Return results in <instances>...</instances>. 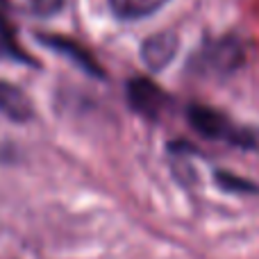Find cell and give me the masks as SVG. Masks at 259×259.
Wrapping results in <instances>:
<instances>
[{"instance_id":"obj_1","label":"cell","mask_w":259,"mask_h":259,"mask_svg":"<svg viewBox=\"0 0 259 259\" xmlns=\"http://www.w3.org/2000/svg\"><path fill=\"white\" fill-rule=\"evenodd\" d=\"M241 64H243V48L232 36L209 41L191 59V66L200 75H211V77L228 75V73L237 71Z\"/></svg>"},{"instance_id":"obj_2","label":"cell","mask_w":259,"mask_h":259,"mask_svg":"<svg viewBox=\"0 0 259 259\" xmlns=\"http://www.w3.org/2000/svg\"><path fill=\"white\" fill-rule=\"evenodd\" d=\"M189 123L205 139L228 141V143H234V146H248V143H252V134L232 125V121L228 116H223L221 112H216L211 107H205V105H191L189 107Z\"/></svg>"},{"instance_id":"obj_3","label":"cell","mask_w":259,"mask_h":259,"mask_svg":"<svg viewBox=\"0 0 259 259\" xmlns=\"http://www.w3.org/2000/svg\"><path fill=\"white\" fill-rule=\"evenodd\" d=\"M127 100L134 112H139L146 118L161 116L170 103L168 96H166L159 87L148 80H141V77H137V80H132L127 84Z\"/></svg>"},{"instance_id":"obj_4","label":"cell","mask_w":259,"mask_h":259,"mask_svg":"<svg viewBox=\"0 0 259 259\" xmlns=\"http://www.w3.org/2000/svg\"><path fill=\"white\" fill-rule=\"evenodd\" d=\"M178 48L180 39L175 32H157L141 44V62L146 64L148 71L159 73L175 59Z\"/></svg>"},{"instance_id":"obj_5","label":"cell","mask_w":259,"mask_h":259,"mask_svg":"<svg viewBox=\"0 0 259 259\" xmlns=\"http://www.w3.org/2000/svg\"><path fill=\"white\" fill-rule=\"evenodd\" d=\"M0 114L14 123H27L34 118V105L21 87L0 80Z\"/></svg>"},{"instance_id":"obj_6","label":"cell","mask_w":259,"mask_h":259,"mask_svg":"<svg viewBox=\"0 0 259 259\" xmlns=\"http://www.w3.org/2000/svg\"><path fill=\"white\" fill-rule=\"evenodd\" d=\"M168 3L170 0H109V9L118 21H141Z\"/></svg>"},{"instance_id":"obj_7","label":"cell","mask_w":259,"mask_h":259,"mask_svg":"<svg viewBox=\"0 0 259 259\" xmlns=\"http://www.w3.org/2000/svg\"><path fill=\"white\" fill-rule=\"evenodd\" d=\"M39 41L46 46V48H53V50H57V53L66 55V57L75 59V64L84 66L89 73H100L98 66H96V62L91 59V55L87 53L84 48H80L77 44H73L71 39H64V36H55V34H41Z\"/></svg>"},{"instance_id":"obj_8","label":"cell","mask_w":259,"mask_h":259,"mask_svg":"<svg viewBox=\"0 0 259 259\" xmlns=\"http://www.w3.org/2000/svg\"><path fill=\"white\" fill-rule=\"evenodd\" d=\"M30 3V9L32 14H36V16H53V14H57L59 9L64 7V3L66 0H27Z\"/></svg>"}]
</instances>
